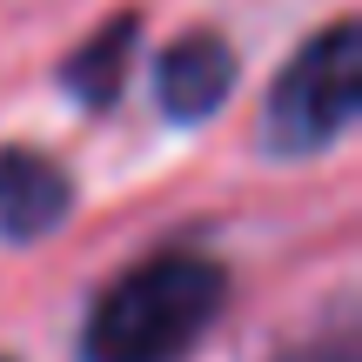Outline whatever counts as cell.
Listing matches in <instances>:
<instances>
[{
    "label": "cell",
    "mask_w": 362,
    "mask_h": 362,
    "mask_svg": "<svg viewBox=\"0 0 362 362\" xmlns=\"http://www.w3.org/2000/svg\"><path fill=\"white\" fill-rule=\"evenodd\" d=\"M221 269L208 255H155L141 269H128L88 315L81 356L88 362H181L194 349L208 322L221 315Z\"/></svg>",
    "instance_id": "6da1fadb"
},
{
    "label": "cell",
    "mask_w": 362,
    "mask_h": 362,
    "mask_svg": "<svg viewBox=\"0 0 362 362\" xmlns=\"http://www.w3.org/2000/svg\"><path fill=\"white\" fill-rule=\"evenodd\" d=\"M362 101V34L356 21H336L282 67L269 94V134L275 148H322L356 121Z\"/></svg>",
    "instance_id": "7a4b0ae2"
},
{
    "label": "cell",
    "mask_w": 362,
    "mask_h": 362,
    "mask_svg": "<svg viewBox=\"0 0 362 362\" xmlns=\"http://www.w3.org/2000/svg\"><path fill=\"white\" fill-rule=\"evenodd\" d=\"M67 202L74 188H67L61 161H47L40 148H0V235L7 242H34V235L61 228Z\"/></svg>",
    "instance_id": "3957f363"
},
{
    "label": "cell",
    "mask_w": 362,
    "mask_h": 362,
    "mask_svg": "<svg viewBox=\"0 0 362 362\" xmlns=\"http://www.w3.org/2000/svg\"><path fill=\"white\" fill-rule=\"evenodd\" d=\"M228 88H235V54H228V40L188 34V40H175V47L161 54V107H168L175 121L215 115V107L228 101Z\"/></svg>",
    "instance_id": "277c9868"
},
{
    "label": "cell",
    "mask_w": 362,
    "mask_h": 362,
    "mask_svg": "<svg viewBox=\"0 0 362 362\" xmlns=\"http://www.w3.org/2000/svg\"><path fill=\"white\" fill-rule=\"evenodd\" d=\"M128 40H134V27L128 21H115L107 34H94V47L81 54L74 67H67V81H74V94L81 101H115V88H121V61H128Z\"/></svg>",
    "instance_id": "5b68a950"
},
{
    "label": "cell",
    "mask_w": 362,
    "mask_h": 362,
    "mask_svg": "<svg viewBox=\"0 0 362 362\" xmlns=\"http://www.w3.org/2000/svg\"><path fill=\"white\" fill-rule=\"evenodd\" d=\"M288 362H356V356H349V342H329V349H302V356H288Z\"/></svg>",
    "instance_id": "8992f818"
}]
</instances>
